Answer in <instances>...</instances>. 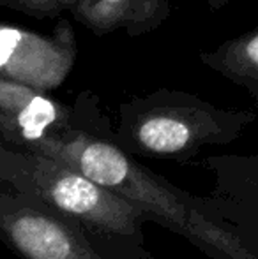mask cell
I'll list each match as a JSON object with an SVG mask.
<instances>
[{
	"label": "cell",
	"instance_id": "1",
	"mask_svg": "<svg viewBox=\"0 0 258 259\" xmlns=\"http://www.w3.org/2000/svg\"><path fill=\"white\" fill-rule=\"evenodd\" d=\"M82 123L35 154L55 159L122 196L154 222L186 238L209 259H258V240L228 222L209 196L170 184L115 143L112 120L92 90L78 94Z\"/></svg>",
	"mask_w": 258,
	"mask_h": 259
},
{
	"label": "cell",
	"instance_id": "2",
	"mask_svg": "<svg viewBox=\"0 0 258 259\" xmlns=\"http://www.w3.org/2000/svg\"><path fill=\"white\" fill-rule=\"evenodd\" d=\"M0 189L52 208L117 259H158L147 245L141 211L59 160L0 147Z\"/></svg>",
	"mask_w": 258,
	"mask_h": 259
},
{
	"label": "cell",
	"instance_id": "3",
	"mask_svg": "<svg viewBox=\"0 0 258 259\" xmlns=\"http://www.w3.org/2000/svg\"><path fill=\"white\" fill-rule=\"evenodd\" d=\"M255 120L249 109L219 108L196 94L159 89L119 104L114 140L134 159L184 164L203 148L237 141Z\"/></svg>",
	"mask_w": 258,
	"mask_h": 259
},
{
	"label": "cell",
	"instance_id": "4",
	"mask_svg": "<svg viewBox=\"0 0 258 259\" xmlns=\"http://www.w3.org/2000/svg\"><path fill=\"white\" fill-rule=\"evenodd\" d=\"M0 240L21 259H117L43 203L0 189Z\"/></svg>",
	"mask_w": 258,
	"mask_h": 259
},
{
	"label": "cell",
	"instance_id": "5",
	"mask_svg": "<svg viewBox=\"0 0 258 259\" xmlns=\"http://www.w3.org/2000/svg\"><path fill=\"white\" fill-rule=\"evenodd\" d=\"M78 58L71 21H57L50 34L0 21V78L50 94L64 85Z\"/></svg>",
	"mask_w": 258,
	"mask_h": 259
},
{
	"label": "cell",
	"instance_id": "6",
	"mask_svg": "<svg viewBox=\"0 0 258 259\" xmlns=\"http://www.w3.org/2000/svg\"><path fill=\"white\" fill-rule=\"evenodd\" d=\"M82 123V109L0 78V147L35 152Z\"/></svg>",
	"mask_w": 258,
	"mask_h": 259
},
{
	"label": "cell",
	"instance_id": "7",
	"mask_svg": "<svg viewBox=\"0 0 258 259\" xmlns=\"http://www.w3.org/2000/svg\"><path fill=\"white\" fill-rule=\"evenodd\" d=\"M202 166L212 178L209 198L214 206L258 240V155H209Z\"/></svg>",
	"mask_w": 258,
	"mask_h": 259
},
{
	"label": "cell",
	"instance_id": "8",
	"mask_svg": "<svg viewBox=\"0 0 258 259\" xmlns=\"http://www.w3.org/2000/svg\"><path fill=\"white\" fill-rule=\"evenodd\" d=\"M170 11V0H82L71 14L97 37L115 30L138 37L161 27Z\"/></svg>",
	"mask_w": 258,
	"mask_h": 259
},
{
	"label": "cell",
	"instance_id": "9",
	"mask_svg": "<svg viewBox=\"0 0 258 259\" xmlns=\"http://www.w3.org/2000/svg\"><path fill=\"white\" fill-rule=\"evenodd\" d=\"M200 60L230 83L244 89L258 106V27L227 39L212 52H202Z\"/></svg>",
	"mask_w": 258,
	"mask_h": 259
},
{
	"label": "cell",
	"instance_id": "10",
	"mask_svg": "<svg viewBox=\"0 0 258 259\" xmlns=\"http://www.w3.org/2000/svg\"><path fill=\"white\" fill-rule=\"evenodd\" d=\"M80 2L82 0H0V6L35 20H52L65 11L71 13Z\"/></svg>",
	"mask_w": 258,
	"mask_h": 259
},
{
	"label": "cell",
	"instance_id": "11",
	"mask_svg": "<svg viewBox=\"0 0 258 259\" xmlns=\"http://www.w3.org/2000/svg\"><path fill=\"white\" fill-rule=\"evenodd\" d=\"M203 2H205L212 11H219V9H223L230 0H203Z\"/></svg>",
	"mask_w": 258,
	"mask_h": 259
}]
</instances>
